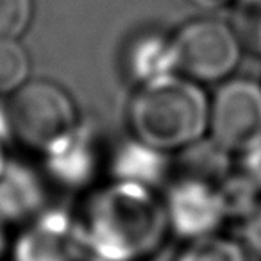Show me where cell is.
Returning a JSON list of instances; mask_svg holds the SVG:
<instances>
[{
	"label": "cell",
	"instance_id": "1",
	"mask_svg": "<svg viewBox=\"0 0 261 261\" xmlns=\"http://www.w3.org/2000/svg\"><path fill=\"white\" fill-rule=\"evenodd\" d=\"M75 222L84 254L97 261H145L170 229L165 200L127 181L91 195Z\"/></svg>",
	"mask_w": 261,
	"mask_h": 261
},
{
	"label": "cell",
	"instance_id": "2",
	"mask_svg": "<svg viewBox=\"0 0 261 261\" xmlns=\"http://www.w3.org/2000/svg\"><path fill=\"white\" fill-rule=\"evenodd\" d=\"M129 123L135 138L150 149L186 150L210 129V100L199 83L170 73L138 88L129 104Z\"/></svg>",
	"mask_w": 261,
	"mask_h": 261
},
{
	"label": "cell",
	"instance_id": "3",
	"mask_svg": "<svg viewBox=\"0 0 261 261\" xmlns=\"http://www.w3.org/2000/svg\"><path fill=\"white\" fill-rule=\"evenodd\" d=\"M6 109L13 135L45 156L65 145L79 129L73 100L50 81H27L11 95Z\"/></svg>",
	"mask_w": 261,
	"mask_h": 261
},
{
	"label": "cell",
	"instance_id": "4",
	"mask_svg": "<svg viewBox=\"0 0 261 261\" xmlns=\"http://www.w3.org/2000/svg\"><path fill=\"white\" fill-rule=\"evenodd\" d=\"M175 73L195 83H218L242 59V43L232 25L213 18L193 20L172 38Z\"/></svg>",
	"mask_w": 261,
	"mask_h": 261
},
{
	"label": "cell",
	"instance_id": "5",
	"mask_svg": "<svg viewBox=\"0 0 261 261\" xmlns=\"http://www.w3.org/2000/svg\"><path fill=\"white\" fill-rule=\"evenodd\" d=\"M211 142L227 154H243L261 143V84L225 81L210 100Z\"/></svg>",
	"mask_w": 261,
	"mask_h": 261
},
{
	"label": "cell",
	"instance_id": "6",
	"mask_svg": "<svg viewBox=\"0 0 261 261\" xmlns=\"http://www.w3.org/2000/svg\"><path fill=\"white\" fill-rule=\"evenodd\" d=\"M165 207L170 229L188 240L217 234L227 218L218 185L195 177H182L172 186Z\"/></svg>",
	"mask_w": 261,
	"mask_h": 261
},
{
	"label": "cell",
	"instance_id": "7",
	"mask_svg": "<svg viewBox=\"0 0 261 261\" xmlns=\"http://www.w3.org/2000/svg\"><path fill=\"white\" fill-rule=\"evenodd\" d=\"M83 254L77 222L59 211L31 222L13 247V261H79Z\"/></svg>",
	"mask_w": 261,
	"mask_h": 261
},
{
	"label": "cell",
	"instance_id": "8",
	"mask_svg": "<svg viewBox=\"0 0 261 261\" xmlns=\"http://www.w3.org/2000/svg\"><path fill=\"white\" fill-rule=\"evenodd\" d=\"M41 204L38 181L27 170L8 165L0 175V222L22 220Z\"/></svg>",
	"mask_w": 261,
	"mask_h": 261
},
{
	"label": "cell",
	"instance_id": "9",
	"mask_svg": "<svg viewBox=\"0 0 261 261\" xmlns=\"http://www.w3.org/2000/svg\"><path fill=\"white\" fill-rule=\"evenodd\" d=\"M48 160L50 172L66 185L77 186L88 181L95 170V154L88 135L83 129L77 133L58 150L45 156Z\"/></svg>",
	"mask_w": 261,
	"mask_h": 261
},
{
	"label": "cell",
	"instance_id": "10",
	"mask_svg": "<svg viewBox=\"0 0 261 261\" xmlns=\"http://www.w3.org/2000/svg\"><path fill=\"white\" fill-rule=\"evenodd\" d=\"M129 68L140 86L175 73L172 40H163L160 36L138 40L129 52Z\"/></svg>",
	"mask_w": 261,
	"mask_h": 261
},
{
	"label": "cell",
	"instance_id": "11",
	"mask_svg": "<svg viewBox=\"0 0 261 261\" xmlns=\"http://www.w3.org/2000/svg\"><path fill=\"white\" fill-rule=\"evenodd\" d=\"M165 154L138 142L122 147L113 165L116 181L152 186L165 174Z\"/></svg>",
	"mask_w": 261,
	"mask_h": 261
},
{
	"label": "cell",
	"instance_id": "12",
	"mask_svg": "<svg viewBox=\"0 0 261 261\" xmlns=\"http://www.w3.org/2000/svg\"><path fill=\"white\" fill-rule=\"evenodd\" d=\"M177 261H247V252L234 240L210 234L190 240Z\"/></svg>",
	"mask_w": 261,
	"mask_h": 261
},
{
	"label": "cell",
	"instance_id": "13",
	"mask_svg": "<svg viewBox=\"0 0 261 261\" xmlns=\"http://www.w3.org/2000/svg\"><path fill=\"white\" fill-rule=\"evenodd\" d=\"M29 56L18 40H0V93L13 95L29 79Z\"/></svg>",
	"mask_w": 261,
	"mask_h": 261
},
{
	"label": "cell",
	"instance_id": "14",
	"mask_svg": "<svg viewBox=\"0 0 261 261\" xmlns=\"http://www.w3.org/2000/svg\"><path fill=\"white\" fill-rule=\"evenodd\" d=\"M231 25L243 50L261 56V0H236Z\"/></svg>",
	"mask_w": 261,
	"mask_h": 261
},
{
	"label": "cell",
	"instance_id": "15",
	"mask_svg": "<svg viewBox=\"0 0 261 261\" xmlns=\"http://www.w3.org/2000/svg\"><path fill=\"white\" fill-rule=\"evenodd\" d=\"M33 0H0V40H18L33 20Z\"/></svg>",
	"mask_w": 261,
	"mask_h": 261
},
{
	"label": "cell",
	"instance_id": "16",
	"mask_svg": "<svg viewBox=\"0 0 261 261\" xmlns=\"http://www.w3.org/2000/svg\"><path fill=\"white\" fill-rule=\"evenodd\" d=\"M243 240L247 249L261 257V202L243 222Z\"/></svg>",
	"mask_w": 261,
	"mask_h": 261
},
{
	"label": "cell",
	"instance_id": "17",
	"mask_svg": "<svg viewBox=\"0 0 261 261\" xmlns=\"http://www.w3.org/2000/svg\"><path fill=\"white\" fill-rule=\"evenodd\" d=\"M245 174L261 190V143L245 154Z\"/></svg>",
	"mask_w": 261,
	"mask_h": 261
},
{
	"label": "cell",
	"instance_id": "18",
	"mask_svg": "<svg viewBox=\"0 0 261 261\" xmlns=\"http://www.w3.org/2000/svg\"><path fill=\"white\" fill-rule=\"evenodd\" d=\"M190 2L200 9H217L231 2V0H190Z\"/></svg>",
	"mask_w": 261,
	"mask_h": 261
},
{
	"label": "cell",
	"instance_id": "19",
	"mask_svg": "<svg viewBox=\"0 0 261 261\" xmlns=\"http://www.w3.org/2000/svg\"><path fill=\"white\" fill-rule=\"evenodd\" d=\"M6 252V238H4V229H2V222H0V261L4 257Z\"/></svg>",
	"mask_w": 261,
	"mask_h": 261
},
{
	"label": "cell",
	"instance_id": "20",
	"mask_svg": "<svg viewBox=\"0 0 261 261\" xmlns=\"http://www.w3.org/2000/svg\"><path fill=\"white\" fill-rule=\"evenodd\" d=\"M6 167H8V163H6L4 152H2V145H0V175H2V172L6 170Z\"/></svg>",
	"mask_w": 261,
	"mask_h": 261
}]
</instances>
